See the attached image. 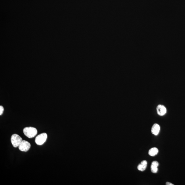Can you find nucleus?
Instances as JSON below:
<instances>
[{
  "mask_svg": "<svg viewBox=\"0 0 185 185\" xmlns=\"http://www.w3.org/2000/svg\"><path fill=\"white\" fill-rule=\"evenodd\" d=\"M23 132L24 135L29 138H33L37 133V129L32 127H26L24 129Z\"/></svg>",
  "mask_w": 185,
  "mask_h": 185,
  "instance_id": "obj_1",
  "label": "nucleus"
},
{
  "mask_svg": "<svg viewBox=\"0 0 185 185\" xmlns=\"http://www.w3.org/2000/svg\"><path fill=\"white\" fill-rule=\"evenodd\" d=\"M22 141V138L18 134H13L11 137V142L14 148L19 147Z\"/></svg>",
  "mask_w": 185,
  "mask_h": 185,
  "instance_id": "obj_2",
  "label": "nucleus"
},
{
  "mask_svg": "<svg viewBox=\"0 0 185 185\" xmlns=\"http://www.w3.org/2000/svg\"><path fill=\"white\" fill-rule=\"evenodd\" d=\"M47 138V135L46 133L41 134L36 136L35 139V143L38 145H42L46 141Z\"/></svg>",
  "mask_w": 185,
  "mask_h": 185,
  "instance_id": "obj_3",
  "label": "nucleus"
},
{
  "mask_svg": "<svg viewBox=\"0 0 185 185\" xmlns=\"http://www.w3.org/2000/svg\"><path fill=\"white\" fill-rule=\"evenodd\" d=\"M19 148L20 151L22 152H26L28 151L31 147L30 143L28 142L23 140L21 144L19 146Z\"/></svg>",
  "mask_w": 185,
  "mask_h": 185,
  "instance_id": "obj_4",
  "label": "nucleus"
},
{
  "mask_svg": "<svg viewBox=\"0 0 185 185\" xmlns=\"http://www.w3.org/2000/svg\"><path fill=\"white\" fill-rule=\"evenodd\" d=\"M157 111L158 115L163 116L167 113V109L164 106L159 105L157 107Z\"/></svg>",
  "mask_w": 185,
  "mask_h": 185,
  "instance_id": "obj_5",
  "label": "nucleus"
},
{
  "mask_svg": "<svg viewBox=\"0 0 185 185\" xmlns=\"http://www.w3.org/2000/svg\"><path fill=\"white\" fill-rule=\"evenodd\" d=\"M160 130L159 125L158 124L155 123L153 125L151 129V132L153 134L157 135L159 133Z\"/></svg>",
  "mask_w": 185,
  "mask_h": 185,
  "instance_id": "obj_6",
  "label": "nucleus"
},
{
  "mask_svg": "<svg viewBox=\"0 0 185 185\" xmlns=\"http://www.w3.org/2000/svg\"><path fill=\"white\" fill-rule=\"evenodd\" d=\"M159 166V163L156 161H153L151 166V171L153 173H156L158 171V167Z\"/></svg>",
  "mask_w": 185,
  "mask_h": 185,
  "instance_id": "obj_7",
  "label": "nucleus"
},
{
  "mask_svg": "<svg viewBox=\"0 0 185 185\" xmlns=\"http://www.w3.org/2000/svg\"><path fill=\"white\" fill-rule=\"evenodd\" d=\"M147 164H148V163L146 161H142L140 163V164H139L138 166V169L139 171H143L146 169Z\"/></svg>",
  "mask_w": 185,
  "mask_h": 185,
  "instance_id": "obj_8",
  "label": "nucleus"
},
{
  "mask_svg": "<svg viewBox=\"0 0 185 185\" xmlns=\"http://www.w3.org/2000/svg\"><path fill=\"white\" fill-rule=\"evenodd\" d=\"M158 150L156 148H153L150 149L148 152V154L151 156H154L157 154L158 153Z\"/></svg>",
  "mask_w": 185,
  "mask_h": 185,
  "instance_id": "obj_9",
  "label": "nucleus"
},
{
  "mask_svg": "<svg viewBox=\"0 0 185 185\" xmlns=\"http://www.w3.org/2000/svg\"><path fill=\"white\" fill-rule=\"evenodd\" d=\"M4 111V107L2 106H0V115H2Z\"/></svg>",
  "mask_w": 185,
  "mask_h": 185,
  "instance_id": "obj_10",
  "label": "nucleus"
},
{
  "mask_svg": "<svg viewBox=\"0 0 185 185\" xmlns=\"http://www.w3.org/2000/svg\"><path fill=\"white\" fill-rule=\"evenodd\" d=\"M166 185H173L172 183H171L169 182H167L166 183Z\"/></svg>",
  "mask_w": 185,
  "mask_h": 185,
  "instance_id": "obj_11",
  "label": "nucleus"
}]
</instances>
